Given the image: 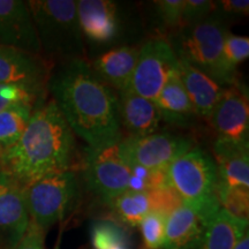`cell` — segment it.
Returning <instances> with one entry per match:
<instances>
[{
  "mask_svg": "<svg viewBox=\"0 0 249 249\" xmlns=\"http://www.w3.org/2000/svg\"><path fill=\"white\" fill-rule=\"evenodd\" d=\"M48 87L71 132L88 148L101 149L120 142L123 132L117 96L86 60L65 62L50 77Z\"/></svg>",
  "mask_w": 249,
  "mask_h": 249,
  "instance_id": "1",
  "label": "cell"
},
{
  "mask_svg": "<svg viewBox=\"0 0 249 249\" xmlns=\"http://www.w3.org/2000/svg\"><path fill=\"white\" fill-rule=\"evenodd\" d=\"M74 152V133L51 99L33 112L17 143L0 149V173L24 187L48 174L71 170Z\"/></svg>",
  "mask_w": 249,
  "mask_h": 249,
  "instance_id": "2",
  "label": "cell"
},
{
  "mask_svg": "<svg viewBox=\"0 0 249 249\" xmlns=\"http://www.w3.org/2000/svg\"><path fill=\"white\" fill-rule=\"evenodd\" d=\"M226 24L217 15H210L201 22L173 31L167 37L179 60L188 62L223 87L239 82L236 73L226 66L223 44Z\"/></svg>",
  "mask_w": 249,
  "mask_h": 249,
  "instance_id": "3",
  "label": "cell"
},
{
  "mask_svg": "<svg viewBox=\"0 0 249 249\" xmlns=\"http://www.w3.org/2000/svg\"><path fill=\"white\" fill-rule=\"evenodd\" d=\"M42 52L49 57L70 62L86 60L76 1L74 0H30Z\"/></svg>",
  "mask_w": 249,
  "mask_h": 249,
  "instance_id": "4",
  "label": "cell"
},
{
  "mask_svg": "<svg viewBox=\"0 0 249 249\" xmlns=\"http://www.w3.org/2000/svg\"><path fill=\"white\" fill-rule=\"evenodd\" d=\"M170 186L182 203L211 219L220 208L218 202V171L210 155L192 148L173 160L166 170Z\"/></svg>",
  "mask_w": 249,
  "mask_h": 249,
  "instance_id": "5",
  "label": "cell"
},
{
  "mask_svg": "<svg viewBox=\"0 0 249 249\" xmlns=\"http://www.w3.org/2000/svg\"><path fill=\"white\" fill-rule=\"evenodd\" d=\"M24 198L30 220L48 232L61 222L76 196L77 180L71 170L48 174L24 186Z\"/></svg>",
  "mask_w": 249,
  "mask_h": 249,
  "instance_id": "6",
  "label": "cell"
},
{
  "mask_svg": "<svg viewBox=\"0 0 249 249\" xmlns=\"http://www.w3.org/2000/svg\"><path fill=\"white\" fill-rule=\"evenodd\" d=\"M178 58L166 37H151L140 46L128 89L155 102L171 74L178 70Z\"/></svg>",
  "mask_w": 249,
  "mask_h": 249,
  "instance_id": "7",
  "label": "cell"
},
{
  "mask_svg": "<svg viewBox=\"0 0 249 249\" xmlns=\"http://www.w3.org/2000/svg\"><path fill=\"white\" fill-rule=\"evenodd\" d=\"M194 148L192 139L169 133L144 136H126L120 140L119 150L127 165H139L150 171L165 170L177 158Z\"/></svg>",
  "mask_w": 249,
  "mask_h": 249,
  "instance_id": "8",
  "label": "cell"
},
{
  "mask_svg": "<svg viewBox=\"0 0 249 249\" xmlns=\"http://www.w3.org/2000/svg\"><path fill=\"white\" fill-rule=\"evenodd\" d=\"M85 178L90 191L107 204L128 191L130 170L120 154L119 143L87 149Z\"/></svg>",
  "mask_w": 249,
  "mask_h": 249,
  "instance_id": "9",
  "label": "cell"
},
{
  "mask_svg": "<svg viewBox=\"0 0 249 249\" xmlns=\"http://www.w3.org/2000/svg\"><path fill=\"white\" fill-rule=\"evenodd\" d=\"M217 140L248 143L249 102L247 88L236 82L224 89L209 118Z\"/></svg>",
  "mask_w": 249,
  "mask_h": 249,
  "instance_id": "10",
  "label": "cell"
},
{
  "mask_svg": "<svg viewBox=\"0 0 249 249\" xmlns=\"http://www.w3.org/2000/svg\"><path fill=\"white\" fill-rule=\"evenodd\" d=\"M29 223L23 186L0 173V249H13Z\"/></svg>",
  "mask_w": 249,
  "mask_h": 249,
  "instance_id": "11",
  "label": "cell"
},
{
  "mask_svg": "<svg viewBox=\"0 0 249 249\" xmlns=\"http://www.w3.org/2000/svg\"><path fill=\"white\" fill-rule=\"evenodd\" d=\"M76 12L83 39L101 46L112 45L119 39L121 22L114 1L80 0Z\"/></svg>",
  "mask_w": 249,
  "mask_h": 249,
  "instance_id": "12",
  "label": "cell"
},
{
  "mask_svg": "<svg viewBox=\"0 0 249 249\" xmlns=\"http://www.w3.org/2000/svg\"><path fill=\"white\" fill-rule=\"evenodd\" d=\"M0 45L42 54L35 22L27 1L0 0Z\"/></svg>",
  "mask_w": 249,
  "mask_h": 249,
  "instance_id": "13",
  "label": "cell"
},
{
  "mask_svg": "<svg viewBox=\"0 0 249 249\" xmlns=\"http://www.w3.org/2000/svg\"><path fill=\"white\" fill-rule=\"evenodd\" d=\"M50 66L42 54L0 45V85H23L45 90Z\"/></svg>",
  "mask_w": 249,
  "mask_h": 249,
  "instance_id": "14",
  "label": "cell"
},
{
  "mask_svg": "<svg viewBox=\"0 0 249 249\" xmlns=\"http://www.w3.org/2000/svg\"><path fill=\"white\" fill-rule=\"evenodd\" d=\"M139 53L140 46H119L99 54L89 65L98 79L119 92L128 89Z\"/></svg>",
  "mask_w": 249,
  "mask_h": 249,
  "instance_id": "15",
  "label": "cell"
},
{
  "mask_svg": "<svg viewBox=\"0 0 249 249\" xmlns=\"http://www.w3.org/2000/svg\"><path fill=\"white\" fill-rule=\"evenodd\" d=\"M210 219L187 204L166 217L161 249H193L204 234Z\"/></svg>",
  "mask_w": 249,
  "mask_h": 249,
  "instance_id": "16",
  "label": "cell"
},
{
  "mask_svg": "<svg viewBox=\"0 0 249 249\" xmlns=\"http://www.w3.org/2000/svg\"><path fill=\"white\" fill-rule=\"evenodd\" d=\"M118 114L120 124L130 136H144L155 133L160 123L155 102L142 97L130 89L119 91Z\"/></svg>",
  "mask_w": 249,
  "mask_h": 249,
  "instance_id": "17",
  "label": "cell"
},
{
  "mask_svg": "<svg viewBox=\"0 0 249 249\" xmlns=\"http://www.w3.org/2000/svg\"><path fill=\"white\" fill-rule=\"evenodd\" d=\"M178 73L197 116L209 120L226 87L220 86L203 71L183 60H179Z\"/></svg>",
  "mask_w": 249,
  "mask_h": 249,
  "instance_id": "18",
  "label": "cell"
},
{
  "mask_svg": "<svg viewBox=\"0 0 249 249\" xmlns=\"http://www.w3.org/2000/svg\"><path fill=\"white\" fill-rule=\"evenodd\" d=\"M249 144L216 140L213 152L217 160L218 183L249 189Z\"/></svg>",
  "mask_w": 249,
  "mask_h": 249,
  "instance_id": "19",
  "label": "cell"
},
{
  "mask_svg": "<svg viewBox=\"0 0 249 249\" xmlns=\"http://www.w3.org/2000/svg\"><path fill=\"white\" fill-rule=\"evenodd\" d=\"M155 104L160 119L179 127H191L200 117L196 113L191 99L180 80L178 70L171 74Z\"/></svg>",
  "mask_w": 249,
  "mask_h": 249,
  "instance_id": "20",
  "label": "cell"
},
{
  "mask_svg": "<svg viewBox=\"0 0 249 249\" xmlns=\"http://www.w3.org/2000/svg\"><path fill=\"white\" fill-rule=\"evenodd\" d=\"M248 232V222L220 209L211 218L204 234L193 249H233Z\"/></svg>",
  "mask_w": 249,
  "mask_h": 249,
  "instance_id": "21",
  "label": "cell"
},
{
  "mask_svg": "<svg viewBox=\"0 0 249 249\" xmlns=\"http://www.w3.org/2000/svg\"><path fill=\"white\" fill-rule=\"evenodd\" d=\"M108 205L117 219L129 226H139L143 218L151 213L148 193L127 191L114 198Z\"/></svg>",
  "mask_w": 249,
  "mask_h": 249,
  "instance_id": "22",
  "label": "cell"
},
{
  "mask_svg": "<svg viewBox=\"0 0 249 249\" xmlns=\"http://www.w3.org/2000/svg\"><path fill=\"white\" fill-rule=\"evenodd\" d=\"M35 110L33 107L18 105L0 112V149L11 147L18 141Z\"/></svg>",
  "mask_w": 249,
  "mask_h": 249,
  "instance_id": "23",
  "label": "cell"
},
{
  "mask_svg": "<svg viewBox=\"0 0 249 249\" xmlns=\"http://www.w3.org/2000/svg\"><path fill=\"white\" fill-rule=\"evenodd\" d=\"M45 90L23 85H0V112L6 108L27 105L37 108L43 104Z\"/></svg>",
  "mask_w": 249,
  "mask_h": 249,
  "instance_id": "24",
  "label": "cell"
},
{
  "mask_svg": "<svg viewBox=\"0 0 249 249\" xmlns=\"http://www.w3.org/2000/svg\"><path fill=\"white\" fill-rule=\"evenodd\" d=\"M217 196L223 210L238 219L248 222L249 189L226 187L218 183Z\"/></svg>",
  "mask_w": 249,
  "mask_h": 249,
  "instance_id": "25",
  "label": "cell"
},
{
  "mask_svg": "<svg viewBox=\"0 0 249 249\" xmlns=\"http://www.w3.org/2000/svg\"><path fill=\"white\" fill-rule=\"evenodd\" d=\"M91 244L95 249H110L117 246L126 247L127 234L123 226L116 222L103 220L95 223L90 231Z\"/></svg>",
  "mask_w": 249,
  "mask_h": 249,
  "instance_id": "26",
  "label": "cell"
},
{
  "mask_svg": "<svg viewBox=\"0 0 249 249\" xmlns=\"http://www.w3.org/2000/svg\"><path fill=\"white\" fill-rule=\"evenodd\" d=\"M249 55V38L247 36L233 35L229 31L226 34L223 44V57L226 66L235 71L242 62L248 59Z\"/></svg>",
  "mask_w": 249,
  "mask_h": 249,
  "instance_id": "27",
  "label": "cell"
},
{
  "mask_svg": "<svg viewBox=\"0 0 249 249\" xmlns=\"http://www.w3.org/2000/svg\"><path fill=\"white\" fill-rule=\"evenodd\" d=\"M166 217L157 213H149L139 224L147 249H161L165 235Z\"/></svg>",
  "mask_w": 249,
  "mask_h": 249,
  "instance_id": "28",
  "label": "cell"
},
{
  "mask_svg": "<svg viewBox=\"0 0 249 249\" xmlns=\"http://www.w3.org/2000/svg\"><path fill=\"white\" fill-rule=\"evenodd\" d=\"M151 204L152 213L167 217L182 204L181 198L170 185L151 189L147 192Z\"/></svg>",
  "mask_w": 249,
  "mask_h": 249,
  "instance_id": "29",
  "label": "cell"
},
{
  "mask_svg": "<svg viewBox=\"0 0 249 249\" xmlns=\"http://www.w3.org/2000/svg\"><path fill=\"white\" fill-rule=\"evenodd\" d=\"M185 0H157L154 1L158 21L171 33L182 27V8Z\"/></svg>",
  "mask_w": 249,
  "mask_h": 249,
  "instance_id": "30",
  "label": "cell"
},
{
  "mask_svg": "<svg viewBox=\"0 0 249 249\" xmlns=\"http://www.w3.org/2000/svg\"><path fill=\"white\" fill-rule=\"evenodd\" d=\"M214 1L210 0H185L182 8V27L192 26L213 14Z\"/></svg>",
  "mask_w": 249,
  "mask_h": 249,
  "instance_id": "31",
  "label": "cell"
},
{
  "mask_svg": "<svg viewBox=\"0 0 249 249\" xmlns=\"http://www.w3.org/2000/svg\"><path fill=\"white\" fill-rule=\"evenodd\" d=\"M213 14L222 18L224 22H225V18H230V20L245 18L249 14V1L248 0L214 1Z\"/></svg>",
  "mask_w": 249,
  "mask_h": 249,
  "instance_id": "32",
  "label": "cell"
},
{
  "mask_svg": "<svg viewBox=\"0 0 249 249\" xmlns=\"http://www.w3.org/2000/svg\"><path fill=\"white\" fill-rule=\"evenodd\" d=\"M46 232L30 220L26 233L13 249H45Z\"/></svg>",
  "mask_w": 249,
  "mask_h": 249,
  "instance_id": "33",
  "label": "cell"
},
{
  "mask_svg": "<svg viewBox=\"0 0 249 249\" xmlns=\"http://www.w3.org/2000/svg\"><path fill=\"white\" fill-rule=\"evenodd\" d=\"M233 249H249V235L248 232L242 236L240 240L238 241V244L234 246Z\"/></svg>",
  "mask_w": 249,
  "mask_h": 249,
  "instance_id": "34",
  "label": "cell"
},
{
  "mask_svg": "<svg viewBox=\"0 0 249 249\" xmlns=\"http://www.w3.org/2000/svg\"><path fill=\"white\" fill-rule=\"evenodd\" d=\"M110 249H127V247H124V246H117V247H112Z\"/></svg>",
  "mask_w": 249,
  "mask_h": 249,
  "instance_id": "35",
  "label": "cell"
},
{
  "mask_svg": "<svg viewBox=\"0 0 249 249\" xmlns=\"http://www.w3.org/2000/svg\"><path fill=\"white\" fill-rule=\"evenodd\" d=\"M55 249H58V247H57V248H55Z\"/></svg>",
  "mask_w": 249,
  "mask_h": 249,
  "instance_id": "36",
  "label": "cell"
}]
</instances>
